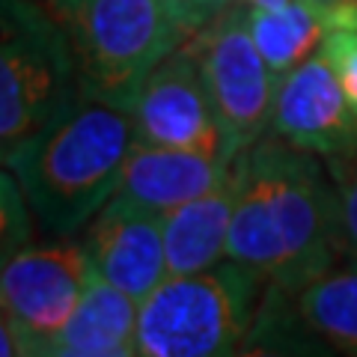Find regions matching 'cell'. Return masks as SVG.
Listing matches in <instances>:
<instances>
[{"label":"cell","mask_w":357,"mask_h":357,"mask_svg":"<svg viewBox=\"0 0 357 357\" xmlns=\"http://www.w3.org/2000/svg\"><path fill=\"white\" fill-rule=\"evenodd\" d=\"M241 176L227 256L289 295L328 274L342 250L333 178L316 152L262 137L236 155Z\"/></svg>","instance_id":"obj_1"},{"label":"cell","mask_w":357,"mask_h":357,"mask_svg":"<svg viewBox=\"0 0 357 357\" xmlns=\"http://www.w3.org/2000/svg\"><path fill=\"white\" fill-rule=\"evenodd\" d=\"M134 140L128 107L81 89L63 114L9 149L3 164L24 188L42 232L66 238L116 194Z\"/></svg>","instance_id":"obj_2"},{"label":"cell","mask_w":357,"mask_h":357,"mask_svg":"<svg viewBox=\"0 0 357 357\" xmlns=\"http://www.w3.org/2000/svg\"><path fill=\"white\" fill-rule=\"evenodd\" d=\"M72 42L81 89L105 102L134 105L140 84L188 30L167 0H42Z\"/></svg>","instance_id":"obj_3"},{"label":"cell","mask_w":357,"mask_h":357,"mask_svg":"<svg viewBox=\"0 0 357 357\" xmlns=\"http://www.w3.org/2000/svg\"><path fill=\"white\" fill-rule=\"evenodd\" d=\"M262 277L236 259L199 274H170L140 301L137 354L223 357L238 354L256 319Z\"/></svg>","instance_id":"obj_4"},{"label":"cell","mask_w":357,"mask_h":357,"mask_svg":"<svg viewBox=\"0 0 357 357\" xmlns=\"http://www.w3.org/2000/svg\"><path fill=\"white\" fill-rule=\"evenodd\" d=\"M81 96L72 42L42 0H0V158Z\"/></svg>","instance_id":"obj_5"},{"label":"cell","mask_w":357,"mask_h":357,"mask_svg":"<svg viewBox=\"0 0 357 357\" xmlns=\"http://www.w3.org/2000/svg\"><path fill=\"white\" fill-rule=\"evenodd\" d=\"M199 60L232 155L253 146L271 128L277 75L253 39L248 6L232 0L218 18L188 39Z\"/></svg>","instance_id":"obj_6"},{"label":"cell","mask_w":357,"mask_h":357,"mask_svg":"<svg viewBox=\"0 0 357 357\" xmlns=\"http://www.w3.org/2000/svg\"><path fill=\"white\" fill-rule=\"evenodd\" d=\"M96 277L84 241L72 236L27 244L0 271V310L21 342V357H33L42 340L63 328Z\"/></svg>","instance_id":"obj_7"},{"label":"cell","mask_w":357,"mask_h":357,"mask_svg":"<svg viewBox=\"0 0 357 357\" xmlns=\"http://www.w3.org/2000/svg\"><path fill=\"white\" fill-rule=\"evenodd\" d=\"M131 116L137 140L236 158L211 102L206 75L188 42L170 51L146 75L134 96Z\"/></svg>","instance_id":"obj_8"},{"label":"cell","mask_w":357,"mask_h":357,"mask_svg":"<svg viewBox=\"0 0 357 357\" xmlns=\"http://www.w3.org/2000/svg\"><path fill=\"white\" fill-rule=\"evenodd\" d=\"M271 131L325 158L357 152V110L349 105L321 51L277 77Z\"/></svg>","instance_id":"obj_9"},{"label":"cell","mask_w":357,"mask_h":357,"mask_svg":"<svg viewBox=\"0 0 357 357\" xmlns=\"http://www.w3.org/2000/svg\"><path fill=\"white\" fill-rule=\"evenodd\" d=\"M84 248L96 265V274L134 301H143L170 277L164 215L122 194L110 197L86 223Z\"/></svg>","instance_id":"obj_10"},{"label":"cell","mask_w":357,"mask_h":357,"mask_svg":"<svg viewBox=\"0 0 357 357\" xmlns=\"http://www.w3.org/2000/svg\"><path fill=\"white\" fill-rule=\"evenodd\" d=\"M229 170L232 158L227 155L134 140L126 167H122L116 194L167 215L188 199L206 194L208 188H215Z\"/></svg>","instance_id":"obj_11"},{"label":"cell","mask_w":357,"mask_h":357,"mask_svg":"<svg viewBox=\"0 0 357 357\" xmlns=\"http://www.w3.org/2000/svg\"><path fill=\"white\" fill-rule=\"evenodd\" d=\"M137 319L140 301L96 274L63 328L39 342L36 357H131L137 354Z\"/></svg>","instance_id":"obj_12"},{"label":"cell","mask_w":357,"mask_h":357,"mask_svg":"<svg viewBox=\"0 0 357 357\" xmlns=\"http://www.w3.org/2000/svg\"><path fill=\"white\" fill-rule=\"evenodd\" d=\"M238 185L241 176L232 158V170L215 188L164 215V248L170 274H199L223 262L232 211L238 203Z\"/></svg>","instance_id":"obj_13"},{"label":"cell","mask_w":357,"mask_h":357,"mask_svg":"<svg viewBox=\"0 0 357 357\" xmlns=\"http://www.w3.org/2000/svg\"><path fill=\"white\" fill-rule=\"evenodd\" d=\"M250 30L271 72L280 77L319 51L328 33L357 30V0H286L274 9H250Z\"/></svg>","instance_id":"obj_14"},{"label":"cell","mask_w":357,"mask_h":357,"mask_svg":"<svg viewBox=\"0 0 357 357\" xmlns=\"http://www.w3.org/2000/svg\"><path fill=\"white\" fill-rule=\"evenodd\" d=\"M295 310L307 331L331 351L357 357V265L307 283L295 292Z\"/></svg>","instance_id":"obj_15"},{"label":"cell","mask_w":357,"mask_h":357,"mask_svg":"<svg viewBox=\"0 0 357 357\" xmlns=\"http://www.w3.org/2000/svg\"><path fill=\"white\" fill-rule=\"evenodd\" d=\"M33 208L13 170H0V271L33 238Z\"/></svg>","instance_id":"obj_16"},{"label":"cell","mask_w":357,"mask_h":357,"mask_svg":"<svg viewBox=\"0 0 357 357\" xmlns=\"http://www.w3.org/2000/svg\"><path fill=\"white\" fill-rule=\"evenodd\" d=\"M328 170L333 188H337L342 250L357 259V152L333 155V158H328Z\"/></svg>","instance_id":"obj_17"},{"label":"cell","mask_w":357,"mask_h":357,"mask_svg":"<svg viewBox=\"0 0 357 357\" xmlns=\"http://www.w3.org/2000/svg\"><path fill=\"white\" fill-rule=\"evenodd\" d=\"M342 86L349 105L357 110V30H333L319 45Z\"/></svg>","instance_id":"obj_18"},{"label":"cell","mask_w":357,"mask_h":357,"mask_svg":"<svg viewBox=\"0 0 357 357\" xmlns=\"http://www.w3.org/2000/svg\"><path fill=\"white\" fill-rule=\"evenodd\" d=\"M176 18L182 21L188 36H194L197 30H203L211 18H218L232 0H167Z\"/></svg>","instance_id":"obj_19"},{"label":"cell","mask_w":357,"mask_h":357,"mask_svg":"<svg viewBox=\"0 0 357 357\" xmlns=\"http://www.w3.org/2000/svg\"><path fill=\"white\" fill-rule=\"evenodd\" d=\"M0 357H21V342L13 328V321L0 310Z\"/></svg>","instance_id":"obj_20"},{"label":"cell","mask_w":357,"mask_h":357,"mask_svg":"<svg viewBox=\"0 0 357 357\" xmlns=\"http://www.w3.org/2000/svg\"><path fill=\"white\" fill-rule=\"evenodd\" d=\"M238 3H244V6H250V9H274V6H280V3H286V0H238Z\"/></svg>","instance_id":"obj_21"},{"label":"cell","mask_w":357,"mask_h":357,"mask_svg":"<svg viewBox=\"0 0 357 357\" xmlns=\"http://www.w3.org/2000/svg\"><path fill=\"white\" fill-rule=\"evenodd\" d=\"M0 164H3V158H0Z\"/></svg>","instance_id":"obj_22"}]
</instances>
